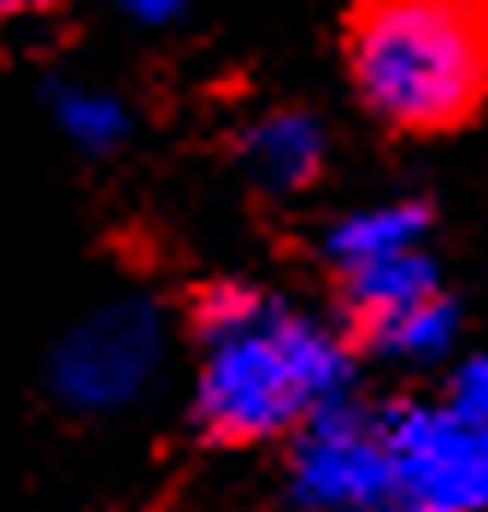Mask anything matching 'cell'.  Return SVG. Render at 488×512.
I'll return each instance as SVG.
<instances>
[{
	"label": "cell",
	"instance_id": "6da1fadb",
	"mask_svg": "<svg viewBox=\"0 0 488 512\" xmlns=\"http://www.w3.org/2000/svg\"><path fill=\"white\" fill-rule=\"evenodd\" d=\"M359 395V354L336 318L271 295L247 324L195 348L183 424L212 454L283 448L324 407Z\"/></svg>",
	"mask_w": 488,
	"mask_h": 512
},
{
	"label": "cell",
	"instance_id": "7a4b0ae2",
	"mask_svg": "<svg viewBox=\"0 0 488 512\" xmlns=\"http://www.w3.org/2000/svg\"><path fill=\"white\" fill-rule=\"evenodd\" d=\"M342 65L377 130L453 136L488 106V0H347Z\"/></svg>",
	"mask_w": 488,
	"mask_h": 512
},
{
	"label": "cell",
	"instance_id": "3957f363",
	"mask_svg": "<svg viewBox=\"0 0 488 512\" xmlns=\"http://www.w3.org/2000/svg\"><path fill=\"white\" fill-rule=\"evenodd\" d=\"M330 318L359 365H406V371L447 365L465 324L459 295L447 289L441 259L430 248L330 277Z\"/></svg>",
	"mask_w": 488,
	"mask_h": 512
},
{
	"label": "cell",
	"instance_id": "277c9868",
	"mask_svg": "<svg viewBox=\"0 0 488 512\" xmlns=\"http://www.w3.org/2000/svg\"><path fill=\"white\" fill-rule=\"evenodd\" d=\"M165 354H171V312L147 295H124L83 312L48 348L42 395L65 418L100 424L142 407L165 371Z\"/></svg>",
	"mask_w": 488,
	"mask_h": 512
},
{
	"label": "cell",
	"instance_id": "5b68a950",
	"mask_svg": "<svg viewBox=\"0 0 488 512\" xmlns=\"http://www.w3.org/2000/svg\"><path fill=\"white\" fill-rule=\"evenodd\" d=\"M389 442V512H488V424L447 395L377 401Z\"/></svg>",
	"mask_w": 488,
	"mask_h": 512
},
{
	"label": "cell",
	"instance_id": "8992f818",
	"mask_svg": "<svg viewBox=\"0 0 488 512\" xmlns=\"http://www.w3.org/2000/svg\"><path fill=\"white\" fill-rule=\"evenodd\" d=\"M283 512H389V442L371 395L324 407L277 448Z\"/></svg>",
	"mask_w": 488,
	"mask_h": 512
},
{
	"label": "cell",
	"instance_id": "52a82bcc",
	"mask_svg": "<svg viewBox=\"0 0 488 512\" xmlns=\"http://www.w3.org/2000/svg\"><path fill=\"white\" fill-rule=\"evenodd\" d=\"M236 159L265 195H306L330 165V130L306 106H271L236 136Z\"/></svg>",
	"mask_w": 488,
	"mask_h": 512
},
{
	"label": "cell",
	"instance_id": "ba28073f",
	"mask_svg": "<svg viewBox=\"0 0 488 512\" xmlns=\"http://www.w3.org/2000/svg\"><path fill=\"white\" fill-rule=\"evenodd\" d=\"M430 230H436V206L424 201V195H400V201H377V206H359V212H342L324 230L318 259H324L330 277H342L353 265H377V259L430 248Z\"/></svg>",
	"mask_w": 488,
	"mask_h": 512
},
{
	"label": "cell",
	"instance_id": "9c48e42d",
	"mask_svg": "<svg viewBox=\"0 0 488 512\" xmlns=\"http://www.w3.org/2000/svg\"><path fill=\"white\" fill-rule=\"evenodd\" d=\"M48 106H53V118H59V130H65L83 154H112V148H124V136H130L124 101H112V95H100V89L53 83Z\"/></svg>",
	"mask_w": 488,
	"mask_h": 512
},
{
	"label": "cell",
	"instance_id": "30bf717a",
	"mask_svg": "<svg viewBox=\"0 0 488 512\" xmlns=\"http://www.w3.org/2000/svg\"><path fill=\"white\" fill-rule=\"evenodd\" d=\"M441 395H447L459 412H471V418H483L488 424V354H459L453 359Z\"/></svg>",
	"mask_w": 488,
	"mask_h": 512
},
{
	"label": "cell",
	"instance_id": "8fae6325",
	"mask_svg": "<svg viewBox=\"0 0 488 512\" xmlns=\"http://www.w3.org/2000/svg\"><path fill=\"white\" fill-rule=\"evenodd\" d=\"M183 6H189V0H124V12L142 18V24H171Z\"/></svg>",
	"mask_w": 488,
	"mask_h": 512
},
{
	"label": "cell",
	"instance_id": "7c38bea8",
	"mask_svg": "<svg viewBox=\"0 0 488 512\" xmlns=\"http://www.w3.org/2000/svg\"><path fill=\"white\" fill-rule=\"evenodd\" d=\"M59 0H0V24H24V18H42Z\"/></svg>",
	"mask_w": 488,
	"mask_h": 512
}]
</instances>
